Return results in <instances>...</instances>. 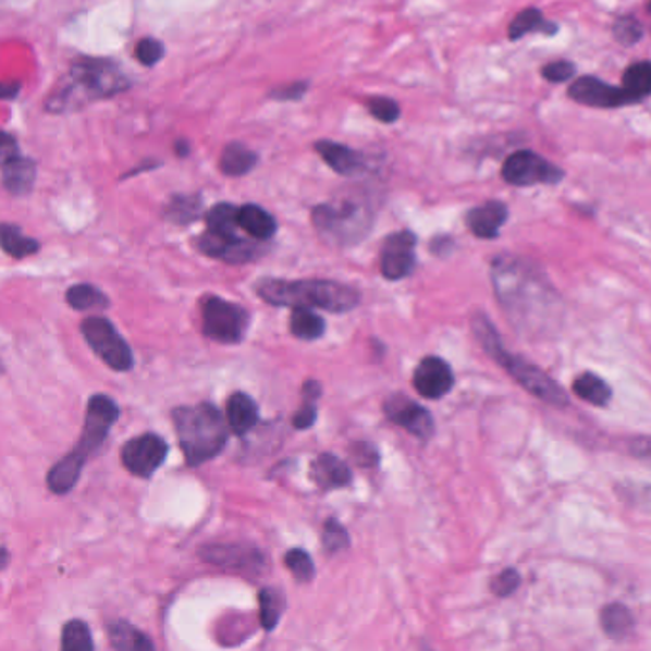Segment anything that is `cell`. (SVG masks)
<instances>
[{
    "label": "cell",
    "instance_id": "6da1fadb",
    "mask_svg": "<svg viewBox=\"0 0 651 651\" xmlns=\"http://www.w3.org/2000/svg\"><path fill=\"white\" fill-rule=\"evenodd\" d=\"M491 280L506 318L519 333L543 334L558 327L562 298L539 266L521 256H496Z\"/></svg>",
    "mask_w": 651,
    "mask_h": 651
},
{
    "label": "cell",
    "instance_id": "7a4b0ae2",
    "mask_svg": "<svg viewBox=\"0 0 651 651\" xmlns=\"http://www.w3.org/2000/svg\"><path fill=\"white\" fill-rule=\"evenodd\" d=\"M128 88L131 81L115 62L106 58H78L48 96L45 109L48 113L62 115L94 101L113 98Z\"/></svg>",
    "mask_w": 651,
    "mask_h": 651
},
{
    "label": "cell",
    "instance_id": "3957f363",
    "mask_svg": "<svg viewBox=\"0 0 651 651\" xmlns=\"http://www.w3.org/2000/svg\"><path fill=\"white\" fill-rule=\"evenodd\" d=\"M256 293L272 306H306L344 314L359 304L357 288L329 280H273L266 278L256 283Z\"/></svg>",
    "mask_w": 651,
    "mask_h": 651
},
{
    "label": "cell",
    "instance_id": "277c9868",
    "mask_svg": "<svg viewBox=\"0 0 651 651\" xmlns=\"http://www.w3.org/2000/svg\"><path fill=\"white\" fill-rule=\"evenodd\" d=\"M119 419V407L115 402L108 396H94L86 407L85 428L77 447L71 451L67 457H63L60 463H56L54 468L48 472V488L56 495H65L71 489L75 488L86 458L93 455L94 451L106 442L109 430Z\"/></svg>",
    "mask_w": 651,
    "mask_h": 651
},
{
    "label": "cell",
    "instance_id": "5b68a950",
    "mask_svg": "<svg viewBox=\"0 0 651 651\" xmlns=\"http://www.w3.org/2000/svg\"><path fill=\"white\" fill-rule=\"evenodd\" d=\"M472 333L480 342L481 348L495 359V364L501 365L504 371L508 372L519 386L528 390L531 396L539 397L544 404L554 405V407H566L569 404V397L564 392V388L560 386L558 382H554L543 369L529 364L524 357L514 356L504 348L501 336L486 314L474 316Z\"/></svg>",
    "mask_w": 651,
    "mask_h": 651
},
{
    "label": "cell",
    "instance_id": "8992f818",
    "mask_svg": "<svg viewBox=\"0 0 651 651\" xmlns=\"http://www.w3.org/2000/svg\"><path fill=\"white\" fill-rule=\"evenodd\" d=\"M172 420L187 465H202L224 450L230 425L214 405L179 407L172 412Z\"/></svg>",
    "mask_w": 651,
    "mask_h": 651
},
{
    "label": "cell",
    "instance_id": "52a82bcc",
    "mask_svg": "<svg viewBox=\"0 0 651 651\" xmlns=\"http://www.w3.org/2000/svg\"><path fill=\"white\" fill-rule=\"evenodd\" d=\"M374 207L367 195L352 194L318 205L311 222L321 237L334 245H354L371 230Z\"/></svg>",
    "mask_w": 651,
    "mask_h": 651
},
{
    "label": "cell",
    "instance_id": "ba28073f",
    "mask_svg": "<svg viewBox=\"0 0 651 651\" xmlns=\"http://www.w3.org/2000/svg\"><path fill=\"white\" fill-rule=\"evenodd\" d=\"M81 333L93 348L94 354L100 357L103 364L113 371H131L134 365L133 349L126 344L123 336L116 333L115 327L106 318H86L81 326Z\"/></svg>",
    "mask_w": 651,
    "mask_h": 651
},
{
    "label": "cell",
    "instance_id": "9c48e42d",
    "mask_svg": "<svg viewBox=\"0 0 651 651\" xmlns=\"http://www.w3.org/2000/svg\"><path fill=\"white\" fill-rule=\"evenodd\" d=\"M501 174L506 184L516 187L556 186L566 179V172L560 167L529 149H519L506 157Z\"/></svg>",
    "mask_w": 651,
    "mask_h": 651
},
{
    "label": "cell",
    "instance_id": "30bf717a",
    "mask_svg": "<svg viewBox=\"0 0 651 651\" xmlns=\"http://www.w3.org/2000/svg\"><path fill=\"white\" fill-rule=\"evenodd\" d=\"M248 327V311L218 296L202 303V333L220 344H239Z\"/></svg>",
    "mask_w": 651,
    "mask_h": 651
},
{
    "label": "cell",
    "instance_id": "8fae6325",
    "mask_svg": "<svg viewBox=\"0 0 651 651\" xmlns=\"http://www.w3.org/2000/svg\"><path fill=\"white\" fill-rule=\"evenodd\" d=\"M169 445L161 435L144 434L126 442L121 450V460L128 472L138 478H151L163 465Z\"/></svg>",
    "mask_w": 651,
    "mask_h": 651
},
{
    "label": "cell",
    "instance_id": "7c38bea8",
    "mask_svg": "<svg viewBox=\"0 0 651 651\" xmlns=\"http://www.w3.org/2000/svg\"><path fill=\"white\" fill-rule=\"evenodd\" d=\"M415 247H417V235L409 230L388 235L380 250L382 275L390 281L407 278L415 268Z\"/></svg>",
    "mask_w": 651,
    "mask_h": 651
},
{
    "label": "cell",
    "instance_id": "4fadbf2b",
    "mask_svg": "<svg viewBox=\"0 0 651 651\" xmlns=\"http://www.w3.org/2000/svg\"><path fill=\"white\" fill-rule=\"evenodd\" d=\"M567 94L572 100L589 108L615 109L636 103L635 98L623 86L619 88V86L607 85L604 81L590 75L577 78L574 85L569 86Z\"/></svg>",
    "mask_w": 651,
    "mask_h": 651
},
{
    "label": "cell",
    "instance_id": "5bb4252c",
    "mask_svg": "<svg viewBox=\"0 0 651 651\" xmlns=\"http://www.w3.org/2000/svg\"><path fill=\"white\" fill-rule=\"evenodd\" d=\"M256 241L243 239L239 235L222 237V235H217V233L207 230L197 239V248L201 250L202 255L224 260L228 265H245V262L258 258L262 253Z\"/></svg>",
    "mask_w": 651,
    "mask_h": 651
},
{
    "label": "cell",
    "instance_id": "9a60e30c",
    "mask_svg": "<svg viewBox=\"0 0 651 651\" xmlns=\"http://www.w3.org/2000/svg\"><path fill=\"white\" fill-rule=\"evenodd\" d=\"M384 413L394 425L405 428L409 434L419 440H428L434 434V419L430 412L404 394H394V396L388 397Z\"/></svg>",
    "mask_w": 651,
    "mask_h": 651
},
{
    "label": "cell",
    "instance_id": "2e32d148",
    "mask_svg": "<svg viewBox=\"0 0 651 651\" xmlns=\"http://www.w3.org/2000/svg\"><path fill=\"white\" fill-rule=\"evenodd\" d=\"M455 384L453 371L442 357L428 356L417 365L413 374V386L427 400H440L447 396Z\"/></svg>",
    "mask_w": 651,
    "mask_h": 651
},
{
    "label": "cell",
    "instance_id": "e0dca14e",
    "mask_svg": "<svg viewBox=\"0 0 651 651\" xmlns=\"http://www.w3.org/2000/svg\"><path fill=\"white\" fill-rule=\"evenodd\" d=\"M314 149L318 151L321 161L341 176L352 179V176L367 171V159H365L364 153H359L356 149L348 148L344 144L318 140L314 144Z\"/></svg>",
    "mask_w": 651,
    "mask_h": 651
},
{
    "label": "cell",
    "instance_id": "ac0fdd59",
    "mask_svg": "<svg viewBox=\"0 0 651 651\" xmlns=\"http://www.w3.org/2000/svg\"><path fill=\"white\" fill-rule=\"evenodd\" d=\"M508 220V207L503 201H488L466 214V225L480 239H495Z\"/></svg>",
    "mask_w": 651,
    "mask_h": 651
},
{
    "label": "cell",
    "instance_id": "d6986e66",
    "mask_svg": "<svg viewBox=\"0 0 651 651\" xmlns=\"http://www.w3.org/2000/svg\"><path fill=\"white\" fill-rule=\"evenodd\" d=\"M2 163V186L9 194L22 195L32 194L35 180H37V164L24 156L12 157Z\"/></svg>",
    "mask_w": 651,
    "mask_h": 651
},
{
    "label": "cell",
    "instance_id": "ffe728a7",
    "mask_svg": "<svg viewBox=\"0 0 651 651\" xmlns=\"http://www.w3.org/2000/svg\"><path fill=\"white\" fill-rule=\"evenodd\" d=\"M311 480L318 483L321 489L346 488L352 481V472L348 465L334 455L323 453L311 463Z\"/></svg>",
    "mask_w": 651,
    "mask_h": 651
},
{
    "label": "cell",
    "instance_id": "44dd1931",
    "mask_svg": "<svg viewBox=\"0 0 651 651\" xmlns=\"http://www.w3.org/2000/svg\"><path fill=\"white\" fill-rule=\"evenodd\" d=\"M225 419H228V425H230L233 434H247L248 430H253L256 422H258V407H256L255 400L248 397L247 394H243V392H235L228 400Z\"/></svg>",
    "mask_w": 651,
    "mask_h": 651
},
{
    "label": "cell",
    "instance_id": "7402d4cb",
    "mask_svg": "<svg viewBox=\"0 0 651 651\" xmlns=\"http://www.w3.org/2000/svg\"><path fill=\"white\" fill-rule=\"evenodd\" d=\"M239 225L248 237L258 241L272 239L278 232V222L268 210L258 205H243L239 207Z\"/></svg>",
    "mask_w": 651,
    "mask_h": 651
},
{
    "label": "cell",
    "instance_id": "603a6c76",
    "mask_svg": "<svg viewBox=\"0 0 651 651\" xmlns=\"http://www.w3.org/2000/svg\"><path fill=\"white\" fill-rule=\"evenodd\" d=\"M256 164H258V156L255 151L248 149L247 146H243L239 142H233V144L225 146L218 167L225 176L239 179V176H245V174L253 171Z\"/></svg>",
    "mask_w": 651,
    "mask_h": 651
},
{
    "label": "cell",
    "instance_id": "cb8c5ba5",
    "mask_svg": "<svg viewBox=\"0 0 651 651\" xmlns=\"http://www.w3.org/2000/svg\"><path fill=\"white\" fill-rule=\"evenodd\" d=\"M531 33H541L546 37H554L558 33V25L552 24L539 9H526L512 20L508 25V39L519 40Z\"/></svg>",
    "mask_w": 651,
    "mask_h": 651
},
{
    "label": "cell",
    "instance_id": "d4e9b609",
    "mask_svg": "<svg viewBox=\"0 0 651 651\" xmlns=\"http://www.w3.org/2000/svg\"><path fill=\"white\" fill-rule=\"evenodd\" d=\"M202 558L218 566L232 567V569H248L253 564H260V554L256 551H247L239 546H207L201 551Z\"/></svg>",
    "mask_w": 651,
    "mask_h": 651
},
{
    "label": "cell",
    "instance_id": "484cf974",
    "mask_svg": "<svg viewBox=\"0 0 651 651\" xmlns=\"http://www.w3.org/2000/svg\"><path fill=\"white\" fill-rule=\"evenodd\" d=\"M111 646L115 650H153V642L126 621H115L108 627Z\"/></svg>",
    "mask_w": 651,
    "mask_h": 651
},
{
    "label": "cell",
    "instance_id": "4316f807",
    "mask_svg": "<svg viewBox=\"0 0 651 651\" xmlns=\"http://www.w3.org/2000/svg\"><path fill=\"white\" fill-rule=\"evenodd\" d=\"M574 392L582 402H589L597 407H605L612 400V388L594 372H582L581 377H577Z\"/></svg>",
    "mask_w": 651,
    "mask_h": 651
},
{
    "label": "cell",
    "instance_id": "83f0119b",
    "mask_svg": "<svg viewBox=\"0 0 651 651\" xmlns=\"http://www.w3.org/2000/svg\"><path fill=\"white\" fill-rule=\"evenodd\" d=\"M207 230L222 237H235L239 230V207L230 202H218L207 212Z\"/></svg>",
    "mask_w": 651,
    "mask_h": 651
},
{
    "label": "cell",
    "instance_id": "f1b7e54d",
    "mask_svg": "<svg viewBox=\"0 0 651 651\" xmlns=\"http://www.w3.org/2000/svg\"><path fill=\"white\" fill-rule=\"evenodd\" d=\"M291 333L300 341H316L326 333V321L306 306H296L288 321Z\"/></svg>",
    "mask_w": 651,
    "mask_h": 651
},
{
    "label": "cell",
    "instance_id": "f546056e",
    "mask_svg": "<svg viewBox=\"0 0 651 651\" xmlns=\"http://www.w3.org/2000/svg\"><path fill=\"white\" fill-rule=\"evenodd\" d=\"M600 625L610 638H625L635 627V617L625 605L610 604L600 613Z\"/></svg>",
    "mask_w": 651,
    "mask_h": 651
},
{
    "label": "cell",
    "instance_id": "4dcf8cb0",
    "mask_svg": "<svg viewBox=\"0 0 651 651\" xmlns=\"http://www.w3.org/2000/svg\"><path fill=\"white\" fill-rule=\"evenodd\" d=\"M0 241H2V250L14 258L35 255L40 248L39 241L25 237L22 230L14 224H2Z\"/></svg>",
    "mask_w": 651,
    "mask_h": 651
},
{
    "label": "cell",
    "instance_id": "1f68e13d",
    "mask_svg": "<svg viewBox=\"0 0 651 651\" xmlns=\"http://www.w3.org/2000/svg\"><path fill=\"white\" fill-rule=\"evenodd\" d=\"M67 304L73 310L78 311L106 310L109 298L101 293L100 288L83 283V285H73L67 291Z\"/></svg>",
    "mask_w": 651,
    "mask_h": 651
},
{
    "label": "cell",
    "instance_id": "d6a6232c",
    "mask_svg": "<svg viewBox=\"0 0 651 651\" xmlns=\"http://www.w3.org/2000/svg\"><path fill=\"white\" fill-rule=\"evenodd\" d=\"M201 214V197L199 195H176L172 197L164 217L174 224L184 225L195 222Z\"/></svg>",
    "mask_w": 651,
    "mask_h": 651
},
{
    "label": "cell",
    "instance_id": "836d02e7",
    "mask_svg": "<svg viewBox=\"0 0 651 651\" xmlns=\"http://www.w3.org/2000/svg\"><path fill=\"white\" fill-rule=\"evenodd\" d=\"M623 88L635 101H642L651 96V62H636L627 67L623 75Z\"/></svg>",
    "mask_w": 651,
    "mask_h": 651
},
{
    "label": "cell",
    "instance_id": "e575fe53",
    "mask_svg": "<svg viewBox=\"0 0 651 651\" xmlns=\"http://www.w3.org/2000/svg\"><path fill=\"white\" fill-rule=\"evenodd\" d=\"M258 602H260V621L266 630H272L278 627L281 615L285 612V597L283 592L278 589L260 590L258 594Z\"/></svg>",
    "mask_w": 651,
    "mask_h": 651
},
{
    "label": "cell",
    "instance_id": "d590c367",
    "mask_svg": "<svg viewBox=\"0 0 651 651\" xmlns=\"http://www.w3.org/2000/svg\"><path fill=\"white\" fill-rule=\"evenodd\" d=\"M321 397V386L316 380H308L304 384V404L300 409L296 412L293 417V425L296 430H306V428L314 427V422L318 419V409H316V402Z\"/></svg>",
    "mask_w": 651,
    "mask_h": 651
},
{
    "label": "cell",
    "instance_id": "8d00e7d4",
    "mask_svg": "<svg viewBox=\"0 0 651 651\" xmlns=\"http://www.w3.org/2000/svg\"><path fill=\"white\" fill-rule=\"evenodd\" d=\"M62 648L65 651L94 650L93 636H90L88 625L78 619L65 623L62 632Z\"/></svg>",
    "mask_w": 651,
    "mask_h": 651
},
{
    "label": "cell",
    "instance_id": "74e56055",
    "mask_svg": "<svg viewBox=\"0 0 651 651\" xmlns=\"http://www.w3.org/2000/svg\"><path fill=\"white\" fill-rule=\"evenodd\" d=\"M612 33L623 47H635L643 39V25L638 17L619 16L613 22Z\"/></svg>",
    "mask_w": 651,
    "mask_h": 651
},
{
    "label": "cell",
    "instance_id": "f35d334b",
    "mask_svg": "<svg viewBox=\"0 0 651 651\" xmlns=\"http://www.w3.org/2000/svg\"><path fill=\"white\" fill-rule=\"evenodd\" d=\"M285 566L291 569V574L295 575L298 582H308L314 579L316 567L311 562L308 552L300 551V549H293L285 554Z\"/></svg>",
    "mask_w": 651,
    "mask_h": 651
},
{
    "label": "cell",
    "instance_id": "ab89813d",
    "mask_svg": "<svg viewBox=\"0 0 651 651\" xmlns=\"http://www.w3.org/2000/svg\"><path fill=\"white\" fill-rule=\"evenodd\" d=\"M367 109L377 121L384 124L396 123L402 116V109L397 106V101L386 96H372L367 100Z\"/></svg>",
    "mask_w": 651,
    "mask_h": 651
},
{
    "label": "cell",
    "instance_id": "60d3db41",
    "mask_svg": "<svg viewBox=\"0 0 651 651\" xmlns=\"http://www.w3.org/2000/svg\"><path fill=\"white\" fill-rule=\"evenodd\" d=\"M134 56H136V60H138L142 65L151 67V65H156V63L163 60V42H161V40L151 39V37L138 40V45L134 48Z\"/></svg>",
    "mask_w": 651,
    "mask_h": 651
},
{
    "label": "cell",
    "instance_id": "b9f144b4",
    "mask_svg": "<svg viewBox=\"0 0 651 651\" xmlns=\"http://www.w3.org/2000/svg\"><path fill=\"white\" fill-rule=\"evenodd\" d=\"M348 543L349 537L348 533H346V529L342 528L336 519H327L326 529H323V544H326V551L333 554V552L346 549Z\"/></svg>",
    "mask_w": 651,
    "mask_h": 651
},
{
    "label": "cell",
    "instance_id": "7bdbcfd3",
    "mask_svg": "<svg viewBox=\"0 0 651 651\" xmlns=\"http://www.w3.org/2000/svg\"><path fill=\"white\" fill-rule=\"evenodd\" d=\"M519 582H521V577L516 569H504L491 581V590L495 592L496 597H511L512 592L518 589Z\"/></svg>",
    "mask_w": 651,
    "mask_h": 651
},
{
    "label": "cell",
    "instance_id": "ee69618b",
    "mask_svg": "<svg viewBox=\"0 0 651 651\" xmlns=\"http://www.w3.org/2000/svg\"><path fill=\"white\" fill-rule=\"evenodd\" d=\"M575 67L574 63L566 62V60H558V62H551L549 65H544L543 70H541V75H543L549 83H567L569 78L574 77Z\"/></svg>",
    "mask_w": 651,
    "mask_h": 651
},
{
    "label": "cell",
    "instance_id": "f6af8a7d",
    "mask_svg": "<svg viewBox=\"0 0 651 651\" xmlns=\"http://www.w3.org/2000/svg\"><path fill=\"white\" fill-rule=\"evenodd\" d=\"M306 93H308V83L306 81H295V83L273 88L268 94V98L278 101H296L304 98V94Z\"/></svg>",
    "mask_w": 651,
    "mask_h": 651
},
{
    "label": "cell",
    "instance_id": "bcb514c9",
    "mask_svg": "<svg viewBox=\"0 0 651 651\" xmlns=\"http://www.w3.org/2000/svg\"><path fill=\"white\" fill-rule=\"evenodd\" d=\"M627 451L636 458H642L646 463H651V438H632L627 442Z\"/></svg>",
    "mask_w": 651,
    "mask_h": 651
},
{
    "label": "cell",
    "instance_id": "7dc6e473",
    "mask_svg": "<svg viewBox=\"0 0 651 651\" xmlns=\"http://www.w3.org/2000/svg\"><path fill=\"white\" fill-rule=\"evenodd\" d=\"M357 463L361 466H374L379 463V453L372 447L371 443H359L354 453Z\"/></svg>",
    "mask_w": 651,
    "mask_h": 651
},
{
    "label": "cell",
    "instance_id": "c3c4849f",
    "mask_svg": "<svg viewBox=\"0 0 651 651\" xmlns=\"http://www.w3.org/2000/svg\"><path fill=\"white\" fill-rule=\"evenodd\" d=\"M17 90H20V86L14 83L12 86L4 85V88H2V94H4V98H7V100H12V98H16Z\"/></svg>",
    "mask_w": 651,
    "mask_h": 651
},
{
    "label": "cell",
    "instance_id": "681fc988",
    "mask_svg": "<svg viewBox=\"0 0 651 651\" xmlns=\"http://www.w3.org/2000/svg\"><path fill=\"white\" fill-rule=\"evenodd\" d=\"M174 149H176V153H179V157L189 156V144H187L186 140L176 142V146H174Z\"/></svg>",
    "mask_w": 651,
    "mask_h": 651
},
{
    "label": "cell",
    "instance_id": "f907efd6",
    "mask_svg": "<svg viewBox=\"0 0 651 651\" xmlns=\"http://www.w3.org/2000/svg\"><path fill=\"white\" fill-rule=\"evenodd\" d=\"M648 10L651 12V0H648Z\"/></svg>",
    "mask_w": 651,
    "mask_h": 651
}]
</instances>
